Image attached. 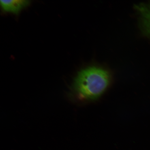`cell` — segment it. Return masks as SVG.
<instances>
[{
    "label": "cell",
    "mask_w": 150,
    "mask_h": 150,
    "mask_svg": "<svg viewBox=\"0 0 150 150\" xmlns=\"http://www.w3.org/2000/svg\"><path fill=\"white\" fill-rule=\"evenodd\" d=\"M140 16V24L144 34L150 38V1L136 6Z\"/></svg>",
    "instance_id": "obj_2"
},
{
    "label": "cell",
    "mask_w": 150,
    "mask_h": 150,
    "mask_svg": "<svg viewBox=\"0 0 150 150\" xmlns=\"http://www.w3.org/2000/svg\"><path fill=\"white\" fill-rule=\"evenodd\" d=\"M110 80V73L105 69L90 67L78 73L73 89L80 99L85 100H95L105 91Z\"/></svg>",
    "instance_id": "obj_1"
},
{
    "label": "cell",
    "mask_w": 150,
    "mask_h": 150,
    "mask_svg": "<svg viewBox=\"0 0 150 150\" xmlns=\"http://www.w3.org/2000/svg\"><path fill=\"white\" fill-rule=\"evenodd\" d=\"M29 1H1V5L5 12L17 14L30 4Z\"/></svg>",
    "instance_id": "obj_3"
}]
</instances>
